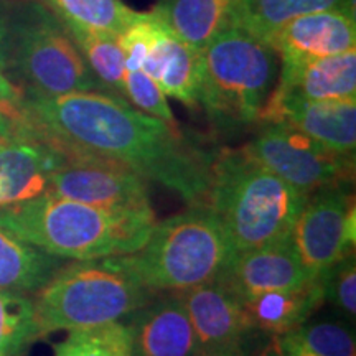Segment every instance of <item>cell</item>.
Listing matches in <instances>:
<instances>
[{
	"label": "cell",
	"instance_id": "obj_9",
	"mask_svg": "<svg viewBox=\"0 0 356 356\" xmlns=\"http://www.w3.org/2000/svg\"><path fill=\"white\" fill-rule=\"evenodd\" d=\"M355 221L353 198L340 185L328 186L307 198L291 239L310 277H322L338 261L351 254Z\"/></svg>",
	"mask_w": 356,
	"mask_h": 356
},
{
	"label": "cell",
	"instance_id": "obj_29",
	"mask_svg": "<svg viewBox=\"0 0 356 356\" xmlns=\"http://www.w3.org/2000/svg\"><path fill=\"white\" fill-rule=\"evenodd\" d=\"M325 299H330L335 309L353 322L356 314V262L348 254L322 275Z\"/></svg>",
	"mask_w": 356,
	"mask_h": 356
},
{
	"label": "cell",
	"instance_id": "obj_1",
	"mask_svg": "<svg viewBox=\"0 0 356 356\" xmlns=\"http://www.w3.org/2000/svg\"><path fill=\"white\" fill-rule=\"evenodd\" d=\"M22 121L30 134L63 155H92L124 165L204 207L213 157L181 136L178 126L101 91L61 96L29 95Z\"/></svg>",
	"mask_w": 356,
	"mask_h": 356
},
{
	"label": "cell",
	"instance_id": "obj_13",
	"mask_svg": "<svg viewBox=\"0 0 356 356\" xmlns=\"http://www.w3.org/2000/svg\"><path fill=\"white\" fill-rule=\"evenodd\" d=\"M264 43L282 60H309L355 50V8L299 15L277 26L264 38Z\"/></svg>",
	"mask_w": 356,
	"mask_h": 356
},
{
	"label": "cell",
	"instance_id": "obj_2",
	"mask_svg": "<svg viewBox=\"0 0 356 356\" xmlns=\"http://www.w3.org/2000/svg\"><path fill=\"white\" fill-rule=\"evenodd\" d=\"M154 226L152 208L108 211L50 190L0 207V229L60 259L97 261L132 254L147 243Z\"/></svg>",
	"mask_w": 356,
	"mask_h": 356
},
{
	"label": "cell",
	"instance_id": "obj_26",
	"mask_svg": "<svg viewBox=\"0 0 356 356\" xmlns=\"http://www.w3.org/2000/svg\"><path fill=\"white\" fill-rule=\"evenodd\" d=\"M53 356H132L131 328L126 323L113 322L71 330L55 346Z\"/></svg>",
	"mask_w": 356,
	"mask_h": 356
},
{
	"label": "cell",
	"instance_id": "obj_19",
	"mask_svg": "<svg viewBox=\"0 0 356 356\" xmlns=\"http://www.w3.org/2000/svg\"><path fill=\"white\" fill-rule=\"evenodd\" d=\"M238 0H159L152 15L193 50L202 51L234 26Z\"/></svg>",
	"mask_w": 356,
	"mask_h": 356
},
{
	"label": "cell",
	"instance_id": "obj_34",
	"mask_svg": "<svg viewBox=\"0 0 356 356\" xmlns=\"http://www.w3.org/2000/svg\"><path fill=\"white\" fill-rule=\"evenodd\" d=\"M200 356H238V353H202Z\"/></svg>",
	"mask_w": 356,
	"mask_h": 356
},
{
	"label": "cell",
	"instance_id": "obj_3",
	"mask_svg": "<svg viewBox=\"0 0 356 356\" xmlns=\"http://www.w3.org/2000/svg\"><path fill=\"white\" fill-rule=\"evenodd\" d=\"M305 202V195L243 149L222 150L213 159L207 207L234 254L291 238Z\"/></svg>",
	"mask_w": 356,
	"mask_h": 356
},
{
	"label": "cell",
	"instance_id": "obj_4",
	"mask_svg": "<svg viewBox=\"0 0 356 356\" xmlns=\"http://www.w3.org/2000/svg\"><path fill=\"white\" fill-rule=\"evenodd\" d=\"M233 254L215 213L193 207L155 222L139 251L106 261L150 291L184 292L216 280Z\"/></svg>",
	"mask_w": 356,
	"mask_h": 356
},
{
	"label": "cell",
	"instance_id": "obj_31",
	"mask_svg": "<svg viewBox=\"0 0 356 356\" xmlns=\"http://www.w3.org/2000/svg\"><path fill=\"white\" fill-rule=\"evenodd\" d=\"M275 350H277L282 356H318L315 355L314 351L305 348L292 333L279 335L277 340H275Z\"/></svg>",
	"mask_w": 356,
	"mask_h": 356
},
{
	"label": "cell",
	"instance_id": "obj_11",
	"mask_svg": "<svg viewBox=\"0 0 356 356\" xmlns=\"http://www.w3.org/2000/svg\"><path fill=\"white\" fill-rule=\"evenodd\" d=\"M257 121L267 126L284 124L296 129L341 157L353 159L355 155L356 97L309 101L269 95Z\"/></svg>",
	"mask_w": 356,
	"mask_h": 356
},
{
	"label": "cell",
	"instance_id": "obj_12",
	"mask_svg": "<svg viewBox=\"0 0 356 356\" xmlns=\"http://www.w3.org/2000/svg\"><path fill=\"white\" fill-rule=\"evenodd\" d=\"M310 277L292 239L236 252L216 280L243 302L266 292L299 287Z\"/></svg>",
	"mask_w": 356,
	"mask_h": 356
},
{
	"label": "cell",
	"instance_id": "obj_32",
	"mask_svg": "<svg viewBox=\"0 0 356 356\" xmlns=\"http://www.w3.org/2000/svg\"><path fill=\"white\" fill-rule=\"evenodd\" d=\"M29 136L24 122H17L8 115L0 113V142L15 139V137Z\"/></svg>",
	"mask_w": 356,
	"mask_h": 356
},
{
	"label": "cell",
	"instance_id": "obj_24",
	"mask_svg": "<svg viewBox=\"0 0 356 356\" xmlns=\"http://www.w3.org/2000/svg\"><path fill=\"white\" fill-rule=\"evenodd\" d=\"M65 29L76 43L79 53L99 81L101 88L122 97L127 68L118 37L74 25H65Z\"/></svg>",
	"mask_w": 356,
	"mask_h": 356
},
{
	"label": "cell",
	"instance_id": "obj_30",
	"mask_svg": "<svg viewBox=\"0 0 356 356\" xmlns=\"http://www.w3.org/2000/svg\"><path fill=\"white\" fill-rule=\"evenodd\" d=\"M24 99V92L3 74V70L0 68V113L8 115L13 121L24 122L22 121Z\"/></svg>",
	"mask_w": 356,
	"mask_h": 356
},
{
	"label": "cell",
	"instance_id": "obj_33",
	"mask_svg": "<svg viewBox=\"0 0 356 356\" xmlns=\"http://www.w3.org/2000/svg\"><path fill=\"white\" fill-rule=\"evenodd\" d=\"M8 56H10V35L6 20L0 13V68H7Z\"/></svg>",
	"mask_w": 356,
	"mask_h": 356
},
{
	"label": "cell",
	"instance_id": "obj_5",
	"mask_svg": "<svg viewBox=\"0 0 356 356\" xmlns=\"http://www.w3.org/2000/svg\"><path fill=\"white\" fill-rule=\"evenodd\" d=\"M275 73V53L261 40L231 26L200 51L198 102L221 127L257 122Z\"/></svg>",
	"mask_w": 356,
	"mask_h": 356
},
{
	"label": "cell",
	"instance_id": "obj_8",
	"mask_svg": "<svg viewBox=\"0 0 356 356\" xmlns=\"http://www.w3.org/2000/svg\"><path fill=\"white\" fill-rule=\"evenodd\" d=\"M243 150L307 198L350 177L353 159L341 157L284 124H270Z\"/></svg>",
	"mask_w": 356,
	"mask_h": 356
},
{
	"label": "cell",
	"instance_id": "obj_35",
	"mask_svg": "<svg viewBox=\"0 0 356 356\" xmlns=\"http://www.w3.org/2000/svg\"><path fill=\"white\" fill-rule=\"evenodd\" d=\"M267 356H282V355H280V353H279V351H277V350H275V351H274V353H270V355H267Z\"/></svg>",
	"mask_w": 356,
	"mask_h": 356
},
{
	"label": "cell",
	"instance_id": "obj_7",
	"mask_svg": "<svg viewBox=\"0 0 356 356\" xmlns=\"http://www.w3.org/2000/svg\"><path fill=\"white\" fill-rule=\"evenodd\" d=\"M10 53L30 95L51 97L102 89L65 25L47 7L32 6L25 12Z\"/></svg>",
	"mask_w": 356,
	"mask_h": 356
},
{
	"label": "cell",
	"instance_id": "obj_27",
	"mask_svg": "<svg viewBox=\"0 0 356 356\" xmlns=\"http://www.w3.org/2000/svg\"><path fill=\"white\" fill-rule=\"evenodd\" d=\"M289 333L318 356H356L353 332L340 322H305Z\"/></svg>",
	"mask_w": 356,
	"mask_h": 356
},
{
	"label": "cell",
	"instance_id": "obj_6",
	"mask_svg": "<svg viewBox=\"0 0 356 356\" xmlns=\"http://www.w3.org/2000/svg\"><path fill=\"white\" fill-rule=\"evenodd\" d=\"M150 300L140 286L108 261L61 266L33 300L40 337L119 322Z\"/></svg>",
	"mask_w": 356,
	"mask_h": 356
},
{
	"label": "cell",
	"instance_id": "obj_22",
	"mask_svg": "<svg viewBox=\"0 0 356 356\" xmlns=\"http://www.w3.org/2000/svg\"><path fill=\"white\" fill-rule=\"evenodd\" d=\"M355 0H238L234 26L264 42L286 22L320 10H353Z\"/></svg>",
	"mask_w": 356,
	"mask_h": 356
},
{
	"label": "cell",
	"instance_id": "obj_16",
	"mask_svg": "<svg viewBox=\"0 0 356 356\" xmlns=\"http://www.w3.org/2000/svg\"><path fill=\"white\" fill-rule=\"evenodd\" d=\"M270 95L309 101L355 99L356 51L309 60H282L279 83Z\"/></svg>",
	"mask_w": 356,
	"mask_h": 356
},
{
	"label": "cell",
	"instance_id": "obj_28",
	"mask_svg": "<svg viewBox=\"0 0 356 356\" xmlns=\"http://www.w3.org/2000/svg\"><path fill=\"white\" fill-rule=\"evenodd\" d=\"M122 97L136 106L142 113L154 115L160 121L177 126L175 115L167 102V96L145 71L127 70L124 78Z\"/></svg>",
	"mask_w": 356,
	"mask_h": 356
},
{
	"label": "cell",
	"instance_id": "obj_15",
	"mask_svg": "<svg viewBox=\"0 0 356 356\" xmlns=\"http://www.w3.org/2000/svg\"><path fill=\"white\" fill-rule=\"evenodd\" d=\"M132 356H200V343L180 296L154 304L147 302L134 312L129 323Z\"/></svg>",
	"mask_w": 356,
	"mask_h": 356
},
{
	"label": "cell",
	"instance_id": "obj_10",
	"mask_svg": "<svg viewBox=\"0 0 356 356\" xmlns=\"http://www.w3.org/2000/svg\"><path fill=\"white\" fill-rule=\"evenodd\" d=\"M63 157L48 181L55 195L108 211L152 208L144 178L124 165L92 155Z\"/></svg>",
	"mask_w": 356,
	"mask_h": 356
},
{
	"label": "cell",
	"instance_id": "obj_14",
	"mask_svg": "<svg viewBox=\"0 0 356 356\" xmlns=\"http://www.w3.org/2000/svg\"><path fill=\"white\" fill-rule=\"evenodd\" d=\"M197 333L202 353H238L251 330L243 300L221 282L202 284L180 296Z\"/></svg>",
	"mask_w": 356,
	"mask_h": 356
},
{
	"label": "cell",
	"instance_id": "obj_17",
	"mask_svg": "<svg viewBox=\"0 0 356 356\" xmlns=\"http://www.w3.org/2000/svg\"><path fill=\"white\" fill-rule=\"evenodd\" d=\"M63 160V154L33 136L0 142V207L42 195Z\"/></svg>",
	"mask_w": 356,
	"mask_h": 356
},
{
	"label": "cell",
	"instance_id": "obj_20",
	"mask_svg": "<svg viewBox=\"0 0 356 356\" xmlns=\"http://www.w3.org/2000/svg\"><path fill=\"white\" fill-rule=\"evenodd\" d=\"M325 300L322 277L309 279L299 287L266 292L244 300V314L251 328L279 337L299 328Z\"/></svg>",
	"mask_w": 356,
	"mask_h": 356
},
{
	"label": "cell",
	"instance_id": "obj_21",
	"mask_svg": "<svg viewBox=\"0 0 356 356\" xmlns=\"http://www.w3.org/2000/svg\"><path fill=\"white\" fill-rule=\"evenodd\" d=\"M63 259L48 254L32 244L0 229V289L30 293L38 292L53 277Z\"/></svg>",
	"mask_w": 356,
	"mask_h": 356
},
{
	"label": "cell",
	"instance_id": "obj_25",
	"mask_svg": "<svg viewBox=\"0 0 356 356\" xmlns=\"http://www.w3.org/2000/svg\"><path fill=\"white\" fill-rule=\"evenodd\" d=\"M40 338L33 300L0 289V356H19Z\"/></svg>",
	"mask_w": 356,
	"mask_h": 356
},
{
	"label": "cell",
	"instance_id": "obj_23",
	"mask_svg": "<svg viewBox=\"0 0 356 356\" xmlns=\"http://www.w3.org/2000/svg\"><path fill=\"white\" fill-rule=\"evenodd\" d=\"M44 7L61 24L83 26L119 37L139 20L144 12H137L122 0H43Z\"/></svg>",
	"mask_w": 356,
	"mask_h": 356
},
{
	"label": "cell",
	"instance_id": "obj_18",
	"mask_svg": "<svg viewBox=\"0 0 356 356\" xmlns=\"http://www.w3.org/2000/svg\"><path fill=\"white\" fill-rule=\"evenodd\" d=\"M140 70L159 84L165 96L188 108L198 104L200 51L181 42L163 24L159 25V32Z\"/></svg>",
	"mask_w": 356,
	"mask_h": 356
}]
</instances>
